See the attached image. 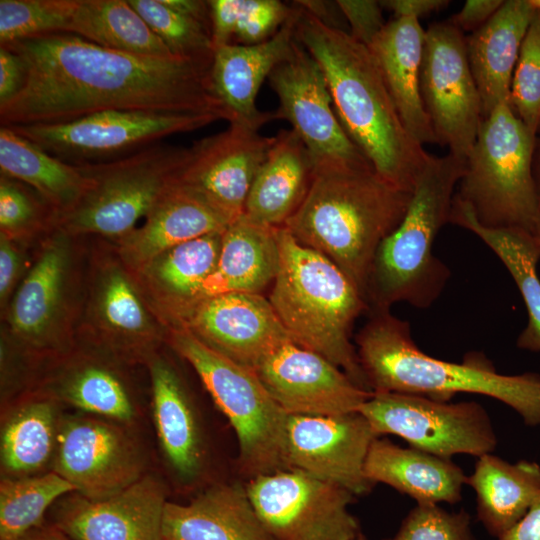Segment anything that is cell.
Returning <instances> with one entry per match:
<instances>
[{
  "label": "cell",
  "mask_w": 540,
  "mask_h": 540,
  "mask_svg": "<svg viewBox=\"0 0 540 540\" xmlns=\"http://www.w3.org/2000/svg\"><path fill=\"white\" fill-rule=\"evenodd\" d=\"M25 69L23 86L0 107L4 126L54 124L108 110L230 115L211 90L209 66L106 48L71 33L8 45Z\"/></svg>",
  "instance_id": "cell-1"
},
{
  "label": "cell",
  "mask_w": 540,
  "mask_h": 540,
  "mask_svg": "<svg viewBox=\"0 0 540 540\" xmlns=\"http://www.w3.org/2000/svg\"><path fill=\"white\" fill-rule=\"evenodd\" d=\"M294 4L296 39L322 69L343 129L381 177L413 192L431 154L404 126L371 51Z\"/></svg>",
  "instance_id": "cell-2"
},
{
  "label": "cell",
  "mask_w": 540,
  "mask_h": 540,
  "mask_svg": "<svg viewBox=\"0 0 540 540\" xmlns=\"http://www.w3.org/2000/svg\"><path fill=\"white\" fill-rule=\"evenodd\" d=\"M412 193L372 166L315 168L303 202L283 227L334 262L365 298L376 252L403 219Z\"/></svg>",
  "instance_id": "cell-3"
},
{
  "label": "cell",
  "mask_w": 540,
  "mask_h": 540,
  "mask_svg": "<svg viewBox=\"0 0 540 540\" xmlns=\"http://www.w3.org/2000/svg\"><path fill=\"white\" fill-rule=\"evenodd\" d=\"M357 355L372 392H393L449 401L458 393L491 397L515 410L527 425L540 424V374L504 375L479 353L463 362L423 352L407 321L389 309H373L356 337Z\"/></svg>",
  "instance_id": "cell-4"
},
{
  "label": "cell",
  "mask_w": 540,
  "mask_h": 540,
  "mask_svg": "<svg viewBox=\"0 0 540 540\" xmlns=\"http://www.w3.org/2000/svg\"><path fill=\"white\" fill-rule=\"evenodd\" d=\"M276 236L279 266L268 300L291 340L369 390L351 342L354 322L367 308L364 296L334 262L285 227H277Z\"/></svg>",
  "instance_id": "cell-5"
},
{
  "label": "cell",
  "mask_w": 540,
  "mask_h": 540,
  "mask_svg": "<svg viewBox=\"0 0 540 540\" xmlns=\"http://www.w3.org/2000/svg\"><path fill=\"white\" fill-rule=\"evenodd\" d=\"M465 168L466 160L451 153L431 155L403 219L374 257L365 291L372 309H389L397 302L426 309L442 293L450 271L433 254V246L450 221L455 188Z\"/></svg>",
  "instance_id": "cell-6"
},
{
  "label": "cell",
  "mask_w": 540,
  "mask_h": 540,
  "mask_svg": "<svg viewBox=\"0 0 540 540\" xmlns=\"http://www.w3.org/2000/svg\"><path fill=\"white\" fill-rule=\"evenodd\" d=\"M81 238L58 228L43 237L1 314V332L38 363L54 361L77 346L87 268Z\"/></svg>",
  "instance_id": "cell-7"
},
{
  "label": "cell",
  "mask_w": 540,
  "mask_h": 540,
  "mask_svg": "<svg viewBox=\"0 0 540 540\" xmlns=\"http://www.w3.org/2000/svg\"><path fill=\"white\" fill-rule=\"evenodd\" d=\"M534 137L510 102L483 118L455 193L470 205L480 224L535 234L540 193L532 173Z\"/></svg>",
  "instance_id": "cell-8"
},
{
  "label": "cell",
  "mask_w": 540,
  "mask_h": 540,
  "mask_svg": "<svg viewBox=\"0 0 540 540\" xmlns=\"http://www.w3.org/2000/svg\"><path fill=\"white\" fill-rule=\"evenodd\" d=\"M166 344L195 370L238 441L239 463L253 478L288 469L287 414L254 370L205 345L183 327L168 328Z\"/></svg>",
  "instance_id": "cell-9"
},
{
  "label": "cell",
  "mask_w": 540,
  "mask_h": 540,
  "mask_svg": "<svg viewBox=\"0 0 540 540\" xmlns=\"http://www.w3.org/2000/svg\"><path fill=\"white\" fill-rule=\"evenodd\" d=\"M167 331L115 245L99 238L87 251L77 345L122 365H146L166 344Z\"/></svg>",
  "instance_id": "cell-10"
},
{
  "label": "cell",
  "mask_w": 540,
  "mask_h": 540,
  "mask_svg": "<svg viewBox=\"0 0 540 540\" xmlns=\"http://www.w3.org/2000/svg\"><path fill=\"white\" fill-rule=\"evenodd\" d=\"M188 152L189 148L156 143L118 159L78 165L91 184L56 228L75 237L111 242L123 238L177 180Z\"/></svg>",
  "instance_id": "cell-11"
},
{
  "label": "cell",
  "mask_w": 540,
  "mask_h": 540,
  "mask_svg": "<svg viewBox=\"0 0 540 540\" xmlns=\"http://www.w3.org/2000/svg\"><path fill=\"white\" fill-rule=\"evenodd\" d=\"M218 120L215 114L108 110L62 123L9 127L53 156L80 165L118 159Z\"/></svg>",
  "instance_id": "cell-12"
},
{
  "label": "cell",
  "mask_w": 540,
  "mask_h": 540,
  "mask_svg": "<svg viewBox=\"0 0 540 540\" xmlns=\"http://www.w3.org/2000/svg\"><path fill=\"white\" fill-rule=\"evenodd\" d=\"M359 411L375 432L396 435L411 447L451 459L492 453L497 437L485 408L474 401L449 403L425 396L373 392Z\"/></svg>",
  "instance_id": "cell-13"
},
{
  "label": "cell",
  "mask_w": 540,
  "mask_h": 540,
  "mask_svg": "<svg viewBox=\"0 0 540 540\" xmlns=\"http://www.w3.org/2000/svg\"><path fill=\"white\" fill-rule=\"evenodd\" d=\"M274 540H356L353 495L296 469L258 475L245 485Z\"/></svg>",
  "instance_id": "cell-14"
},
{
  "label": "cell",
  "mask_w": 540,
  "mask_h": 540,
  "mask_svg": "<svg viewBox=\"0 0 540 540\" xmlns=\"http://www.w3.org/2000/svg\"><path fill=\"white\" fill-rule=\"evenodd\" d=\"M420 90L437 141L467 160L483 121L463 32L449 22L425 30Z\"/></svg>",
  "instance_id": "cell-15"
},
{
  "label": "cell",
  "mask_w": 540,
  "mask_h": 540,
  "mask_svg": "<svg viewBox=\"0 0 540 540\" xmlns=\"http://www.w3.org/2000/svg\"><path fill=\"white\" fill-rule=\"evenodd\" d=\"M268 80L279 99L275 119H285L292 125L310 155L313 169L372 166L343 129L322 69L297 39Z\"/></svg>",
  "instance_id": "cell-16"
},
{
  "label": "cell",
  "mask_w": 540,
  "mask_h": 540,
  "mask_svg": "<svg viewBox=\"0 0 540 540\" xmlns=\"http://www.w3.org/2000/svg\"><path fill=\"white\" fill-rule=\"evenodd\" d=\"M51 468L92 500L114 495L145 475L140 447L124 425L88 414L62 416Z\"/></svg>",
  "instance_id": "cell-17"
},
{
  "label": "cell",
  "mask_w": 540,
  "mask_h": 540,
  "mask_svg": "<svg viewBox=\"0 0 540 540\" xmlns=\"http://www.w3.org/2000/svg\"><path fill=\"white\" fill-rule=\"evenodd\" d=\"M379 435L360 412L288 415L285 456L296 469L345 489L353 496L370 491L365 463Z\"/></svg>",
  "instance_id": "cell-18"
},
{
  "label": "cell",
  "mask_w": 540,
  "mask_h": 540,
  "mask_svg": "<svg viewBox=\"0 0 540 540\" xmlns=\"http://www.w3.org/2000/svg\"><path fill=\"white\" fill-rule=\"evenodd\" d=\"M287 415H338L359 411L372 391L357 385L320 354L287 340L253 368Z\"/></svg>",
  "instance_id": "cell-19"
},
{
  "label": "cell",
  "mask_w": 540,
  "mask_h": 540,
  "mask_svg": "<svg viewBox=\"0 0 540 540\" xmlns=\"http://www.w3.org/2000/svg\"><path fill=\"white\" fill-rule=\"evenodd\" d=\"M274 142L275 136L229 123L224 131L189 147L177 182L233 222L243 215L254 177Z\"/></svg>",
  "instance_id": "cell-20"
},
{
  "label": "cell",
  "mask_w": 540,
  "mask_h": 540,
  "mask_svg": "<svg viewBox=\"0 0 540 540\" xmlns=\"http://www.w3.org/2000/svg\"><path fill=\"white\" fill-rule=\"evenodd\" d=\"M166 490L145 474L107 498L92 500L76 492L57 501L51 523L71 540H163Z\"/></svg>",
  "instance_id": "cell-21"
},
{
  "label": "cell",
  "mask_w": 540,
  "mask_h": 540,
  "mask_svg": "<svg viewBox=\"0 0 540 540\" xmlns=\"http://www.w3.org/2000/svg\"><path fill=\"white\" fill-rule=\"evenodd\" d=\"M216 352L253 370L269 351L291 340L270 301L256 293L201 300L180 326Z\"/></svg>",
  "instance_id": "cell-22"
},
{
  "label": "cell",
  "mask_w": 540,
  "mask_h": 540,
  "mask_svg": "<svg viewBox=\"0 0 540 540\" xmlns=\"http://www.w3.org/2000/svg\"><path fill=\"white\" fill-rule=\"evenodd\" d=\"M270 39L253 45L230 43L214 50L209 70L211 90L230 115L229 123L259 130L274 120V112H263L256 97L274 68L290 54L296 40L297 7Z\"/></svg>",
  "instance_id": "cell-23"
},
{
  "label": "cell",
  "mask_w": 540,
  "mask_h": 540,
  "mask_svg": "<svg viewBox=\"0 0 540 540\" xmlns=\"http://www.w3.org/2000/svg\"><path fill=\"white\" fill-rule=\"evenodd\" d=\"M223 232L176 245L133 272L148 303L167 328L180 326L202 300L204 283L218 260Z\"/></svg>",
  "instance_id": "cell-24"
},
{
  "label": "cell",
  "mask_w": 540,
  "mask_h": 540,
  "mask_svg": "<svg viewBox=\"0 0 540 540\" xmlns=\"http://www.w3.org/2000/svg\"><path fill=\"white\" fill-rule=\"evenodd\" d=\"M49 364L38 388L59 402L123 425L136 417L131 390L118 369L122 364L80 345Z\"/></svg>",
  "instance_id": "cell-25"
},
{
  "label": "cell",
  "mask_w": 540,
  "mask_h": 540,
  "mask_svg": "<svg viewBox=\"0 0 540 540\" xmlns=\"http://www.w3.org/2000/svg\"><path fill=\"white\" fill-rule=\"evenodd\" d=\"M231 223L176 180L140 225L112 243L124 264L136 272L162 252L210 233L223 232Z\"/></svg>",
  "instance_id": "cell-26"
},
{
  "label": "cell",
  "mask_w": 540,
  "mask_h": 540,
  "mask_svg": "<svg viewBox=\"0 0 540 540\" xmlns=\"http://www.w3.org/2000/svg\"><path fill=\"white\" fill-rule=\"evenodd\" d=\"M425 30L419 19L395 17L367 46L401 120L420 144L438 143L420 90Z\"/></svg>",
  "instance_id": "cell-27"
},
{
  "label": "cell",
  "mask_w": 540,
  "mask_h": 540,
  "mask_svg": "<svg viewBox=\"0 0 540 540\" xmlns=\"http://www.w3.org/2000/svg\"><path fill=\"white\" fill-rule=\"evenodd\" d=\"M536 11L532 0L504 1L467 39L469 64L480 95L483 118L499 104L510 102L514 69Z\"/></svg>",
  "instance_id": "cell-28"
},
{
  "label": "cell",
  "mask_w": 540,
  "mask_h": 540,
  "mask_svg": "<svg viewBox=\"0 0 540 540\" xmlns=\"http://www.w3.org/2000/svg\"><path fill=\"white\" fill-rule=\"evenodd\" d=\"M163 540H274L259 518L245 486L220 483L188 504L167 501Z\"/></svg>",
  "instance_id": "cell-29"
},
{
  "label": "cell",
  "mask_w": 540,
  "mask_h": 540,
  "mask_svg": "<svg viewBox=\"0 0 540 540\" xmlns=\"http://www.w3.org/2000/svg\"><path fill=\"white\" fill-rule=\"evenodd\" d=\"M152 392V411L165 460L183 482L202 472L205 449L194 405L172 363L161 353L146 363Z\"/></svg>",
  "instance_id": "cell-30"
},
{
  "label": "cell",
  "mask_w": 540,
  "mask_h": 540,
  "mask_svg": "<svg viewBox=\"0 0 540 540\" xmlns=\"http://www.w3.org/2000/svg\"><path fill=\"white\" fill-rule=\"evenodd\" d=\"M365 475L372 484H386L417 504H455L467 483V476L451 459L379 437L370 447Z\"/></svg>",
  "instance_id": "cell-31"
},
{
  "label": "cell",
  "mask_w": 540,
  "mask_h": 540,
  "mask_svg": "<svg viewBox=\"0 0 540 540\" xmlns=\"http://www.w3.org/2000/svg\"><path fill=\"white\" fill-rule=\"evenodd\" d=\"M313 174L310 155L297 133L280 130L250 187L244 215L268 227H281L303 202Z\"/></svg>",
  "instance_id": "cell-32"
},
{
  "label": "cell",
  "mask_w": 540,
  "mask_h": 540,
  "mask_svg": "<svg viewBox=\"0 0 540 540\" xmlns=\"http://www.w3.org/2000/svg\"><path fill=\"white\" fill-rule=\"evenodd\" d=\"M59 401L37 388L20 396L2 416V478L41 474L54 459L62 416Z\"/></svg>",
  "instance_id": "cell-33"
},
{
  "label": "cell",
  "mask_w": 540,
  "mask_h": 540,
  "mask_svg": "<svg viewBox=\"0 0 540 540\" xmlns=\"http://www.w3.org/2000/svg\"><path fill=\"white\" fill-rule=\"evenodd\" d=\"M276 229L244 214L223 232L214 271L205 281L202 300L225 293H256L272 284L279 266Z\"/></svg>",
  "instance_id": "cell-34"
},
{
  "label": "cell",
  "mask_w": 540,
  "mask_h": 540,
  "mask_svg": "<svg viewBox=\"0 0 540 540\" xmlns=\"http://www.w3.org/2000/svg\"><path fill=\"white\" fill-rule=\"evenodd\" d=\"M450 223L482 240L512 276L525 303L528 321L517 339L521 349L540 352V246L535 234L514 227L493 228L478 222L470 205L454 196Z\"/></svg>",
  "instance_id": "cell-35"
},
{
  "label": "cell",
  "mask_w": 540,
  "mask_h": 540,
  "mask_svg": "<svg viewBox=\"0 0 540 540\" xmlns=\"http://www.w3.org/2000/svg\"><path fill=\"white\" fill-rule=\"evenodd\" d=\"M466 484L475 491L478 519L498 539L521 520L539 493L540 465L485 454L478 457Z\"/></svg>",
  "instance_id": "cell-36"
},
{
  "label": "cell",
  "mask_w": 540,
  "mask_h": 540,
  "mask_svg": "<svg viewBox=\"0 0 540 540\" xmlns=\"http://www.w3.org/2000/svg\"><path fill=\"white\" fill-rule=\"evenodd\" d=\"M0 170L1 175L21 181L40 195L57 221L77 205L91 184L78 165L53 156L4 125L0 127Z\"/></svg>",
  "instance_id": "cell-37"
},
{
  "label": "cell",
  "mask_w": 540,
  "mask_h": 540,
  "mask_svg": "<svg viewBox=\"0 0 540 540\" xmlns=\"http://www.w3.org/2000/svg\"><path fill=\"white\" fill-rule=\"evenodd\" d=\"M66 33L136 55L176 57L128 0H77Z\"/></svg>",
  "instance_id": "cell-38"
},
{
  "label": "cell",
  "mask_w": 540,
  "mask_h": 540,
  "mask_svg": "<svg viewBox=\"0 0 540 540\" xmlns=\"http://www.w3.org/2000/svg\"><path fill=\"white\" fill-rule=\"evenodd\" d=\"M75 492L53 470L0 482V540H15L44 523L45 513L62 497Z\"/></svg>",
  "instance_id": "cell-39"
},
{
  "label": "cell",
  "mask_w": 540,
  "mask_h": 540,
  "mask_svg": "<svg viewBox=\"0 0 540 540\" xmlns=\"http://www.w3.org/2000/svg\"><path fill=\"white\" fill-rule=\"evenodd\" d=\"M150 29L176 57L211 67V26L179 13L163 0H128Z\"/></svg>",
  "instance_id": "cell-40"
},
{
  "label": "cell",
  "mask_w": 540,
  "mask_h": 540,
  "mask_svg": "<svg viewBox=\"0 0 540 540\" xmlns=\"http://www.w3.org/2000/svg\"><path fill=\"white\" fill-rule=\"evenodd\" d=\"M54 210L32 188L0 174V234L29 246L56 228Z\"/></svg>",
  "instance_id": "cell-41"
},
{
  "label": "cell",
  "mask_w": 540,
  "mask_h": 540,
  "mask_svg": "<svg viewBox=\"0 0 540 540\" xmlns=\"http://www.w3.org/2000/svg\"><path fill=\"white\" fill-rule=\"evenodd\" d=\"M77 0H0V43L66 33Z\"/></svg>",
  "instance_id": "cell-42"
},
{
  "label": "cell",
  "mask_w": 540,
  "mask_h": 540,
  "mask_svg": "<svg viewBox=\"0 0 540 540\" xmlns=\"http://www.w3.org/2000/svg\"><path fill=\"white\" fill-rule=\"evenodd\" d=\"M523 40L514 69L510 105L530 133L540 125V1Z\"/></svg>",
  "instance_id": "cell-43"
},
{
  "label": "cell",
  "mask_w": 540,
  "mask_h": 540,
  "mask_svg": "<svg viewBox=\"0 0 540 540\" xmlns=\"http://www.w3.org/2000/svg\"><path fill=\"white\" fill-rule=\"evenodd\" d=\"M385 540H475L469 515L449 512L438 504H416L396 534Z\"/></svg>",
  "instance_id": "cell-44"
},
{
  "label": "cell",
  "mask_w": 540,
  "mask_h": 540,
  "mask_svg": "<svg viewBox=\"0 0 540 540\" xmlns=\"http://www.w3.org/2000/svg\"><path fill=\"white\" fill-rule=\"evenodd\" d=\"M294 5L279 0H240L233 39L253 45L273 37L291 17Z\"/></svg>",
  "instance_id": "cell-45"
},
{
  "label": "cell",
  "mask_w": 540,
  "mask_h": 540,
  "mask_svg": "<svg viewBox=\"0 0 540 540\" xmlns=\"http://www.w3.org/2000/svg\"><path fill=\"white\" fill-rule=\"evenodd\" d=\"M0 234V308L1 314L8 306L14 292L25 277L29 264L27 248Z\"/></svg>",
  "instance_id": "cell-46"
},
{
  "label": "cell",
  "mask_w": 540,
  "mask_h": 540,
  "mask_svg": "<svg viewBox=\"0 0 540 540\" xmlns=\"http://www.w3.org/2000/svg\"><path fill=\"white\" fill-rule=\"evenodd\" d=\"M336 4L349 23V34L366 46L373 42L386 24L379 1L338 0Z\"/></svg>",
  "instance_id": "cell-47"
},
{
  "label": "cell",
  "mask_w": 540,
  "mask_h": 540,
  "mask_svg": "<svg viewBox=\"0 0 540 540\" xmlns=\"http://www.w3.org/2000/svg\"><path fill=\"white\" fill-rule=\"evenodd\" d=\"M25 69L21 58L0 45V107L9 103L21 90Z\"/></svg>",
  "instance_id": "cell-48"
},
{
  "label": "cell",
  "mask_w": 540,
  "mask_h": 540,
  "mask_svg": "<svg viewBox=\"0 0 540 540\" xmlns=\"http://www.w3.org/2000/svg\"><path fill=\"white\" fill-rule=\"evenodd\" d=\"M502 0H468L450 22L463 31L475 32L500 8Z\"/></svg>",
  "instance_id": "cell-49"
},
{
  "label": "cell",
  "mask_w": 540,
  "mask_h": 540,
  "mask_svg": "<svg viewBox=\"0 0 540 540\" xmlns=\"http://www.w3.org/2000/svg\"><path fill=\"white\" fill-rule=\"evenodd\" d=\"M382 8L392 11L395 17L419 19L439 11L449 4L446 0H386L379 1Z\"/></svg>",
  "instance_id": "cell-50"
},
{
  "label": "cell",
  "mask_w": 540,
  "mask_h": 540,
  "mask_svg": "<svg viewBox=\"0 0 540 540\" xmlns=\"http://www.w3.org/2000/svg\"><path fill=\"white\" fill-rule=\"evenodd\" d=\"M497 540H540V491L521 520Z\"/></svg>",
  "instance_id": "cell-51"
},
{
  "label": "cell",
  "mask_w": 540,
  "mask_h": 540,
  "mask_svg": "<svg viewBox=\"0 0 540 540\" xmlns=\"http://www.w3.org/2000/svg\"><path fill=\"white\" fill-rule=\"evenodd\" d=\"M163 2L173 10L211 26V12L208 1L163 0Z\"/></svg>",
  "instance_id": "cell-52"
},
{
  "label": "cell",
  "mask_w": 540,
  "mask_h": 540,
  "mask_svg": "<svg viewBox=\"0 0 540 540\" xmlns=\"http://www.w3.org/2000/svg\"><path fill=\"white\" fill-rule=\"evenodd\" d=\"M15 540H71L61 529L52 523L38 525Z\"/></svg>",
  "instance_id": "cell-53"
},
{
  "label": "cell",
  "mask_w": 540,
  "mask_h": 540,
  "mask_svg": "<svg viewBox=\"0 0 540 540\" xmlns=\"http://www.w3.org/2000/svg\"><path fill=\"white\" fill-rule=\"evenodd\" d=\"M356 540H369V539L363 532L360 531L358 533V536H357Z\"/></svg>",
  "instance_id": "cell-54"
},
{
  "label": "cell",
  "mask_w": 540,
  "mask_h": 540,
  "mask_svg": "<svg viewBox=\"0 0 540 540\" xmlns=\"http://www.w3.org/2000/svg\"><path fill=\"white\" fill-rule=\"evenodd\" d=\"M535 236H536V238L538 240V243H539V246H540V223H539V225H538V227L536 229Z\"/></svg>",
  "instance_id": "cell-55"
}]
</instances>
